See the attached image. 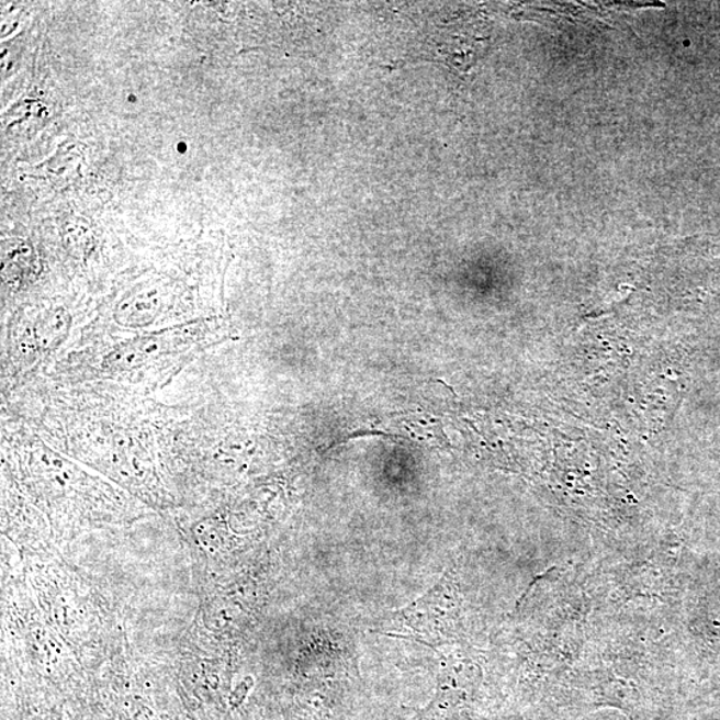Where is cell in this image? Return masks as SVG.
I'll return each instance as SVG.
<instances>
[{"instance_id": "cell-1", "label": "cell", "mask_w": 720, "mask_h": 720, "mask_svg": "<svg viewBox=\"0 0 720 720\" xmlns=\"http://www.w3.org/2000/svg\"><path fill=\"white\" fill-rule=\"evenodd\" d=\"M209 333V326H183L126 341L105 358L104 369L113 374L153 369L184 356L206 339Z\"/></svg>"}, {"instance_id": "cell-2", "label": "cell", "mask_w": 720, "mask_h": 720, "mask_svg": "<svg viewBox=\"0 0 720 720\" xmlns=\"http://www.w3.org/2000/svg\"><path fill=\"white\" fill-rule=\"evenodd\" d=\"M445 581L434 586L430 592L421 595L403 610L393 614L394 619L403 629L401 638L413 639L431 649L446 635V587Z\"/></svg>"}]
</instances>
